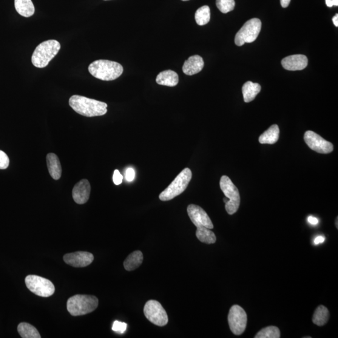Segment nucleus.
<instances>
[{
	"instance_id": "f704fd0d",
	"label": "nucleus",
	"mask_w": 338,
	"mask_h": 338,
	"mask_svg": "<svg viewBox=\"0 0 338 338\" xmlns=\"http://www.w3.org/2000/svg\"><path fill=\"white\" fill-rule=\"evenodd\" d=\"M325 241V237L322 236V235H319V236H317V237H316V238H315L314 244H316V245H317V244L323 243Z\"/></svg>"
},
{
	"instance_id": "7ed1b4c3",
	"label": "nucleus",
	"mask_w": 338,
	"mask_h": 338,
	"mask_svg": "<svg viewBox=\"0 0 338 338\" xmlns=\"http://www.w3.org/2000/svg\"><path fill=\"white\" fill-rule=\"evenodd\" d=\"M61 48V44L55 39H49L41 43L33 53V65L39 69L46 67L50 62L57 55Z\"/></svg>"
},
{
	"instance_id": "4468645a",
	"label": "nucleus",
	"mask_w": 338,
	"mask_h": 338,
	"mask_svg": "<svg viewBox=\"0 0 338 338\" xmlns=\"http://www.w3.org/2000/svg\"><path fill=\"white\" fill-rule=\"evenodd\" d=\"M91 186L89 181L82 180L73 187L72 197L76 204H84L89 200Z\"/></svg>"
},
{
	"instance_id": "2f4dec72",
	"label": "nucleus",
	"mask_w": 338,
	"mask_h": 338,
	"mask_svg": "<svg viewBox=\"0 0 338 338\" xmlns=\"http://www.w3.org/2000/svg\"><path fill=\"white\" fill-rule=\"evenodd\" d=\"M135 172L132 168L127 169L126 172V178L128 182H132L134 180Z\"/></svg>"
},
{
	"instance_id": "f8f14e48",
	"label": "nucleus",
	"mask_w": 338,
	"mask_h": 338,
	"mask_svg": "<svg viewBox=\"0 0 338 338\" xmlns=\"http://www.w3.org/2000/svg\"><path fill=\"white\" fill-rule=\"evenodd\" d=\"M187 213L190 220L197 227H205L206 228L212 229L214 228V225L204 210L200 206L190 204L187 207Z\"/></svg>"
},
{
	"instance_id": "6ab92c4d",
	"label": "nucleus",
	"mask_w": 338,
	"mask_h": 338,
	"mask_svg": "<svg viewBox=\"0 0 338 338\" xmlns=\"http://www.w3.org/2000/svg\"><path fill=\"white\" fill-rule=\"evenodd\" d=\"M279 137L280 128L274 124L261 135L259 142L261 144H274L277 143Z\"/></svg>"
},
{
	"instance_id": "72a5a7b5",
	"label": "nucleus",
	"mask_w": 338,
	"mask_h": 338,
	"mask_svg": "<svg viewBox=\"0 0 338 338\" xmlns=\"http://www.w3.org/2000/svg\"><path fill=\"white\" fill-rule=\"evenodd\" d=\"M308 221L309 224H311V225H317L318 224V220L317 218L313 216H309L308 218Z\"/></svg>"
},
{
	"instance_id": "f257e3e1",
	"label": "nucleus",
	"mask_w": 338,
	"mask_h": 338,
	"mask_svg": "<svg viewBox=\"0 0 338 338\" xmlns=\"http://www.w3.org/2000/svg\"><path fill=\"white\" fill-rule=\"evenodd\" d=\"M69 105L78 114L87 117L104 115L107 112L106 103L83 96L75 95L71 96Z\"/></svg>"
},
{
	"instance_id": "39448f33",
	"label": "nucleus",
	"mask_w": 338,
	"mask_h": 338,
	"mask_svg": "<svg viewBox=\"0 0 338 338\" xmlns=\"http://www.w3.org/2000/svg\"><path fill=\"white\" fill-rule=\"evenodd\" d=\"M192 171L189 168L182 170V172L173 181L168 187L159 195L162 201H168L180 195L185 191L192 180Z\"/></svg>"
},
{
	"instance_id": "cd10ccee",
	"label": "nucleus",
	"mask_w": 338,
	"mask_h": 338,
	"mask_svg": "<svg viewBox=\"0 0 338 338\" xmlns=\"http://www.w3.org/2000/svg\"><path fill=\"white\" fill-rule=\"evenodd\" d=\"M234 0H216L218 9L223 13H227L234 9Z\"/></svg>"
},
{
	"instance_id": "4c0bfd02",
	"label": "nucleus",
	"mask_w": 338,
	"mask_h": 338,
	"mask_svg": "<svg viewBox=\"0 0 338 338\" xmlns=\"http://www.w3.org/2000/svg\"><path fill=\"white\" fill-rule=\"evenodd\" d=\"M336 227H337H337H337V218H336Z\"/></svg>"
},
{
	"instance_id": "e433bc0d",
	"label": "nucleus",
	"mask_w": 338,
	"mask_h": 338,
	"mask_svg": "<svg viewBox=\"0 0 338 338\" xmlns=\"http://www.w3.org/2000/svg\"><path fill=\"white\" fill-rule=\"evenodd\" d=\"M333 24L336 27H338V14H336L333 18Z\"/></svg>"
},
{
	"instance_id": "7c9ffc66",
	"label": "nucleus",
	"mask_w": 338,
	"mask_h": 338,
	"mask_svg": "<svg viewBox=\"0 0 338 338\" xmlns=\"http://www.w3.org/2000/svg\"><path fill=\"white\" fill-rule=\"evenodd\" d=\"M113 181L116 186L120 185L123 181V176L119 172V170H115L113 172Z\"/></svg>"
},
{
	"instance_id": "412c9836",
	"label": "nucleus",
	"mask_w": 338,
	"mask_h": 338,
	"mask_svg": "<svg viewBox=\"0 0 338 338\" xmlns=\"http://www.w3.org/2000/svg\"><path fill=\"white\" fill-rule=\"evenodd\" d=\"M15 9L22 16H32L35 13V7L32 0H15Z\"/></svg>"
},
{
	"instance_id": "bb28decb",
	"label": "nucleus",
	"mask_w": 338,
	"mask_h": 338,
	"mask_svg": "<svg viewBox=\"0 0 338 338\" xmlns=\"http://www.w3.org/2000/svg\"><path fill=\"white\" fill-rule=\"evenodd\" d=\"M280 329L275 326H268L261 330L254 336L255 338H280Z\"/></svg>"
},
{
	"instance_id": "ddd939ff",
	"label": "nucleus",
	"mask_w": 338,
	"mask_h": 338,
	"mask_svg": "<svg viewBox=\"0 0 338 338\" xmlns=\"http://www.w3.org/2000/svg\"><path fill=\"white\" fill-rule=\"evenodd\" d=\"M94 260V257L90 252L78 251L65 254L64 260L68 265L75 268H84L90 265Z\"/></svg>"
},
{
	"instance_id": "aec40b11",
	"label": "nucleus",
	"mask_w": 338,
	"mask_h": 338,
	"mask_svg": "<svg viewBox=\"0 0 338 338\" xmlns=\"http://www.w3.org/2000/svg\"><path fill=\"white\" fill-rule=\"evenodd\" d=\"M261 87L260 84L250 81L247 82L243 85L242 89L244 102L249 103V102L254 101L255 96L261 92Z\"/></svg>"
},
{
	"instance_id": "4be33fe9",
	"label": "nucleus",
	"mask_w": 338,
	"mask_h": 338,
	"mask_svg": "<svg viewBox=\"0 0 338 338\" xmlns=\"http://www.w3.org/2000/svg\"><path fill=\"white\" fill-rule=\"evenodd\" d=\"M143 254L140 251L132 252L125 260L124 266L127 271H131L138 268L143 262Z\"/></svg>"
},
{
	"instance_id": "a878e982",
	"label": "nucleus",
	"mask_w": 338,
	"mask_h": 338,
	"mask_svg": "<svg viewBox=\"0 0 338 338\" xmlns=\"http://www.w3.org/2000/svg\"><path fill=\"white\" fill-rule=\"evenodd\" d=\"M210 19H211V10L208 6H203L196 11L195 19L196 23L200 26L208 24Z\"/></svg>"
},
{
	"instance_id": "5701e85b",
	"label": "nucleus",
	"mask_w": 338,
	"mask_h": 338,
	"mask_svg": "<svg viewBox=\"0 0 338 338\" xmlns=\"http://www.w3.org/2000/svg\"><path fill=\"white\" fill-rule=\"evenodd\" d=\"M18 332L23 338H41L38 331L33 326L27 323H21L18 326Z\"/></svg>"
},
{
	"instance_id": "b1692460",
	"label": "nucleus",
	"mask_w": 338,
	"mask_h": 338,
	"mask_svg": "<svg viewBox=\"0 0 338 338\" xmlns=\"http://www.w3.org/2000/svg\"><path fill=\"white\" fill-rule=\"evenodd\" d=\"M329 317V312L327 308L323 305L317 307L315 311L312 322L318 326H322L328 323Z\"/></svg>"
},
{
	"instance_id": "c85d7f7f",
	"label": "nucleus",
	"mask_w": 338,
	"mask_h": 338,
	"mask_svg": "<svg viewBox=\"0 0 338 338\" xmlns=\"http://www.w3.org/2000/svg\"><path fill=\"white\" fill-rule=\"evenodd\" d=\"M127 325L126 323L115 321L113 324L112 330L118 334H124L126 332Z\"/></svg>"
},
{
	"instance_id": "dca6fc26",
	"label": "nucleus",
	"mask_w": 338,
	"mask_h": 338,
	"mask_svg": "<svg viewBox=\"0 0 338 338\" xmlns=\"http://www.w3.org/2000/svg\"><path fill=\"white\" fill-rule=\"evenodd\" d=\"M204 62L200 55L190 56L184 62L183 71L186 75H193L200 73L203 69Z\"/></svg>"
},
{
	"instance_id": "f03ea898",
	"label": "nucleus",
	"mask_w": 338,
	"mask_h": 338,
	"mask_svg": "<svg viewBox=\"0 0 338 338\" xmlns=\"http://www.w3.org/2000/svg\"><path fill=\"white\" fill-rule=\"evenodd\" d=\"M90 74L104 81H112L118 78L124 72L123 67L117 62L98 59L89 65Z\"/></svg>"
},
{
	"instance_id": "9d476101",
	"label": "nucleus",
	"mask_w": 338,
	"mask_h": 338,
	"mask_svg": "<svg viewBox=\"0 0 338 338\" xmlns=\"http://www.w3.org/2000/svg\"><path fill=\"white\" fill-rule=\"evenodd\" d=\"M248 317L244 309L238 305H234L230 309L228 315L229 328L233 334L241 335L245 331Z\"/></svg>"
},
{
	"instance_id": "c756f323",
	"label": "nucleus",
	"mask_w": 338,
	"mask_h": 338,
	"mask_svg": "<svg viewBox=\"0 0 338 338\" xmlns=\"http://www.w3.org/2000/svg\"><path fill=\"white\" fill-rule=\"evenodd\" d=\"M10 164V159L6 153L0 150V169H7Z\"/></svg>"
},
{
	"instance_id": "9b49d317",
	"label": "nucleus",
	"mask_w": 338,
	"mask_h": 338,
	"mask_svg": "<svg viewBox=\"0 0 338 338\" xmlns=\"http://www.w3.org/2000/svg\"><path fill=\"white\" fill-rule=\"evenodd\" d=\"M304 140L309 148L317 153H329L333 152V144L311 130L305 132Z\"/></svg>"
},
{
	"instance_id": "58836bf2",
	"label": "nucleus",
	"mask_w": 338,
	"mask_h": 338,
	"mask_svg": "<svg viewBox=\"0 0 338 338\" xmlns=\"http://www.w3.org/2000/svg\"><path fill=\"white\" fill-rule=\"evenodd\" d=\"M182 1L186 2V1H189V0H182Z\"/></svg>"
},
{
	"instance_id": "c9c22d12",
	"label": "nucleus",
	"mask_w": 338,
	"mask_h": 338,
	"mask_svg": "<svg viewBox=\"0 0 338 338\" xmlns=\"http://www.w3.org/2000/svg\"><path fill=\"white\" fill-rule=\"evenodd\" d=\"M280 1L283 8L288 7L291 2V0H280Z\"/></svg>"
},
{
	"instance_id": "473e14b6",
	"label": "nucleus",
	"mask_w": 338,
	"mask_h": 338,
	"mask_svg": "<svg viewBox=\"0 0 338 338\" xmlns=\"http://www.w3.org/2000/svg\"><path fill=\"white\" fill-rule=\"evenodd\" d=\"M326 4L328 7L331 8L333 6H338V0H326Z\"/></svg>"
},
{
	"instance_id": "20e7f679",
	"label": "nucleus",
	"mask_w": 338,
	"mask_h": 338,
	"mask_svg": "<svg viewBox=\"0 0 338 338\" xmlns=\"http://www.w3.org/2000/svg\"><path fill=\"white\" fill-rule=\"evenodd\" d=\"M98 305L97 297L91 295L76 294L68 300L67 308L71 315L78 316L95 311Z\"/></svg>"
},
{
	"instance_id": "f3484780",
	"label": "nucleus",
	"mask_w": 338,
	"mask_h": 338,
	"mask_svg": "<svg viewBox=\"0 0 338 338\" xmlns=\"http://www.w3.org/2000/svg\"><path fill=\"white\" fill-rule=\"evenodd\" d=\"M47 164L48 171L54 180H58L61 177L62 169L61 162L55 153H50L47 155Z\"/></svg>"
},
{
	"instance_id": "0eeeda50",
	"label": "nucleus",
	"mask_w": 338,
	"mask_h": 338,
	"mask_svg": "<svg viewBox=\"0 0 338 338\" xmlns=\"http://www.w3.org/2000/svg\"><path fill=\"white\" fill-rule=\"evenodd\" d=\"M25 284L31 292L41 297L52 296L55 291V286L50 280L38 275H27L25 278Z\"/></svg>"
},
{
	"instance_id": "a211bd4d",
	"label": "nucleus",
	"mask_w": 338,
	"mask_h": 338,
	"mask_svg": "<svg viewBox=\"0 0 338 338\" xmlns=\"http://www.w3.org/2000/svg\"><path fill=\"white\" fill-rule=\"evenodd\" d=\"M156 82L158 85L173 87L178 83V76L174 71L168 70L162 72L156 78Z\"/></svg>"
},
{
	"instance_id": "6e6552de",
	"label": "nucleus",
	"mask_w": 338,
	"mask_h": 338,
	"mask_svg": "<svg viewBox=\"0 0 338 338\" xmlns=\"http://www.w3.org/2000/svg\"><path fill=\"white\" fill-rule=\"evenodd\" d=\"M261 25L262 24L258 18H252L245 23L235 36V45L241 47L246 43L254 42L261 32Z\"/></svg>"
},
{
	"instance_id": "1a4fd4ad",
	"label": "nucleus",
	"mask_w": 338,
	"mask_h": 338,
	"mask_svg": "<svg viewBox=\"0 0 338 338\" xmlns=\"http://www.w3.org/2000/svg\"><path fill=\"white\" fill-rule=\"evenodd\" d=\"M144 312L147 319L154 325L164 326L168 323V316L161 304L155 300L147 301Z\"/></svg>"
},
{
	"instance_id": "2eb2a0df",
	"label": "nucleus",
	"mask_w": 338,
	"mask_h": 338,
	"mask_svg": "<svg viewBox=\"0 0 338 338\" xmlns=\"http://www.w3.org/2000/svg\"><path fill=\"white\" fill-rule=\"evenodd\" d=\"M308 59L305 55H294L283 58L282 64L284 69L290 71L302 70L308 66Z\"/></svg>"
},
{
	"instance_id": "423d86ee",
	"label": "nucleus",
	"mask_w": 338,
	"mask_h": 338,
	"mask_svg": "<svg viewBox=\"0 0 338 338\" xmlns=\"http://www.w3.org/2000/svg\"><path fill=\"white\" fill-rule=\"evenodd\" d=\"M220 187L226 197L228 198L225 203L227 212L229 215L235 214L237 211L241 203L240 192L237 187L226 175H223L221 178Z\"/></svg>"
},
{
	"instance_id": "393cba45",
	"label": "nucleus",
	"mask_w": 338,
	"mask_h": 338,
	"mask_svg": "<svg viewBox=\"0 0 338 338\" xmlns=\"http://www.w3.org/2000/svg\"><path fill=\"white\" fill-rule=\"evenodd\" d=\"M196 236L201 242L207 244H214L216 242V237L211 229L205 227H197Z\"/></svg>"
}]
</instances>
